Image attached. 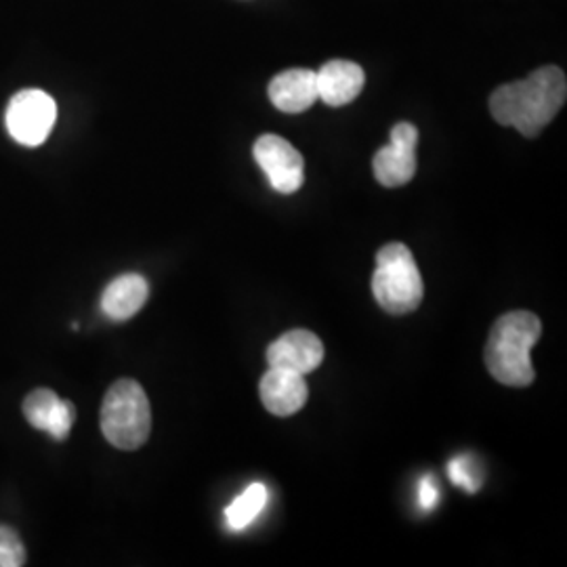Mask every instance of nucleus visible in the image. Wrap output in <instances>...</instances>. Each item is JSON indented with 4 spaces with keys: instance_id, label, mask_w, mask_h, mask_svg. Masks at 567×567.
I'll use <instances>...</instances> for the list:
<instances>
[{
    "instance_id": "nucleus-7",
    "label": "nucleus",
    "mask_w": 567,
    "mask_h": 567,
    "mask_svg": "<svg viewBox=\"0 0 567 567\" xmlns=\"http://www.w3.org/2000/svg\"><path fill=\"white\" fill-rule=\"evenodd\" d=\"M255 161L264 168L269 185L280 194H295L305 182L303 156L280 135H261L252 147Z\"/></svg>"
},
{
    "instance_id": "nucleus-14",
    "label": "nucleus",
    "mask_w": 567,
    "mask_h": 567,
    "mask_svg": "<svg viewBox=\"0 0 567 567\" xmlns=\"http://www.w3.org/2000/svg\"><path fill=\"white\" fill-rule=\"evenodd\" d=\"M267 505V487L264 484H252L246 487L243 494L225 508V522L234 532H240L250 526Z\"/></svg>"
},
{
    "instance_id": "nucleus-9",
    "label": "nucleus",
    "mask_w": 567,
    "mask_h": 567,
    "mask_svg": "<svg viewBox=\"0 0 567 567\" xmlns=\"http://www.w3.org/2000/svg\"><path fill=\"white\" fill-rule=\"evenodd\" d=\"M23 416L34 429L44 431L55 442H63L74 425L76 408L51 389H34L23 400Z\"/></svg>"
},
{
    "instance_id": "nucleus-16",
    "label": "nucleus",
    "mask_w": 567,
    "mask_h": 567,
    "mask_svg": "<svg viewBox=\"0 0 567 567\" xmlns=\"http://www.w3.org/2000/svg\"><path fill=\"white\" fill-rule=\"evenodd\" d=\"M447 475L454 486L465 487L466 494H475L480 489V477L473 468V463L466 456H456L447 465Z\"/></svg>"
},
{
    "instance_id": "nucleus-3",
    "label": "nucleus",
    "mask_w": 567,
    "mask_h": 567,
    "mask_svg": "<svg viewBox=\"0 0 567 567\" xmlns=\"http://www.w3.org/2000/svg\"><path fill=\"white\" fill-rule=\"evenodd\" d=\"M372 295L386 313L405 316L423 301L425 286L412 250L402 243L385 244L377 255Z\"/></svg>"
},
{
    "instance_id": "nucleus-1",
    "label": "nucleus",
    "mask_w": 567,
    "mask_h": 567,
    "mask_svg": "<svg viewBox=\"0 0 567 567\" xmlns=\"http://www.w3.org/2000/svg\"><path fill=\"white\" fill-rule=\"evenodd\" d=\"M566 100L564 70L545 65L524 81L498 86L489 97V112L498 124L517 128L524 137H536L561 112Z\"/></svg>"
},
{
    "instance_id": "nucleus-6",
    "label": "nucleus",
    "mask_w": 567,
    "mask_h": 567,
    "mask_svg": "<svg viewBox=\"0 0 567 567\" xmlns=\"http://www.w3.org/2000/svg\"><path fill=\"white\" fill-rule=\"evenodd\" d=\"M416 145L419 128L410 122H400L391 128V137L372 158V171L383 187H402L416 175Z\"/></svg>"
},
{
    "instance_id": "nucleus-15",
    "label": "nucleus",
    "mask_w": 567,
    "mask_h": 567,
    "mask_svg": "<svg viewBox=\"0 0 567 567\" xmlns=\"http://www.w3.org/2000/svg\"><path fill=\"white\" fill-rule=\"evenodd\" d=\"M25 566V548L20 534L9 526H0V567Z\"/></svg>"
},
{
    "instance_id": "nucleus-5",
    "label": "nucleus",
    "mask_w": 567,
    "mask_h": 567,
    "mask_svg": "<svg viewBox=\"0 0 567 567\" xmlns=\"http://www.w3.org/2000/svg\"><path fill=\"white\" fill-rule=\"evenodd\" d=\"M58 121V105L51 95L39 89H25L7 107V131L25 147H39L47 142Z\"/></svg>"
},
{
    "instance_id": "nucleus-17",
    "label": "nucleus",
    "mask_w": 567,
    "mask_h": 567,
    "mask_svg": "<svg viewBox=\"0 0 567 567\" xmlns=\"http://www.w3.org/2000/svg\"><path fill=\"white\" fill-rule=\"evenodd\" d=\"M440 503V489L435 486L433 477L425 475L421 480V487H419V505L423 511H433Z\"/></svg>"
},
{
    "instance_id": "nucleus-12",
    "label": "nucleus",
    "mask_w": 567,
    "mask_h": 567,
    "mask_svg": "<svg viewBox=\"0 0 567 567\" xmlns=\"http://www.w3.org/2000/svg\"><path fill=\"white\" fill-rule=\"evenodd\" d=\"M269 100L284 114H301L309 110L313 103L320 102L316 72L295 68L278 74L269 82Z\"/></svg>"
},
{
    "instance_id": "nucleus-8",
    "label": "nucleus",
    "mask_w": 567,
    "mask_h": 567,
    "mask_svg": "<svg viewBox=\"0 0 567 567\" xmlns=\"http://www.w3.org/2000/svg\"><path fill=\"white\" fill-rule=\"evenodd\" d=\"M324 362V343L309 330H290L267 347L269 368L309 374Z\"/></svg>"
},
{
    "instance_id": "nucleus-11",
    "label": "nucleus",
    "mask_w": 567,
    "mask_h": 567,
    "mask_svg": "<svg viewBox=\"0 0 567 567\" xmlns=\"http://www.w3.org/2000/svg\"><path fill=\"white\" fill-rule=\"evenodd\" d=\"M318 97L330 107H341L358 100L364 89V70L347 60H332L316 72Z\"/></svg>"
},
{
    "instance_id": "nucleus-4",
    "label": "nucleus",
    "mask_w": 567,
    "mask_h": 567,
    "mask_svg": "<svg viewBox=\"0 0 567 567\" xmlns=\"http://www.w3.org/2000/svg\"><path fill=\"white\" fill-rule=\"evenodd\" d=\"M102 431L118 450L142 447L152 431V408L143 386L133 379H121L107 389L102 404Z\"/></svg>"
},
{
    "instance_id": "nucleus-10",
    "label": "nucleus",
    "mask_w": 567,
    "mask_h": 567,
    "mask_svg": "<svg viewBox=\"0 0 567 567\" xmlns=\"http://www.w3.org/2000/svg\"><path fill=\"white\" fill-rule=\"evenodd\" d=\"M259 393L265 408L276 416L297 414L309 400V389L303 374L282 368H269L265 372Z\"/></svg>"
},
{
    "instance_id": "nucleus-13",
    "label": "nucleus",
    "mask_w": 567,
    "mask_h": 567,
    "mask_svg": "<svg viewBox=\"0 0 567 567\" xmlns=\"http://www.w3.org/2000/svg\"><path fill=\"white\" fill-rule=\"evenodd\" d=\"M150 297V284L140 274H122L105 286L102 311L114 322L131 320Z\"/></svg>"
},
{
    "instance_id": "nucleus-2",
    "label": "nucleus",
    "mask_w": 567,
    "mask_h": 567,
    "mask_svg": "<svg viewBox=\"0 0 567 567\" xmlns=\"http://www.w3.org/2000/svg\"><path fill=\"white\" fill-rule=\"evenodd\" d=\"M540 334L543 324L532 311H511L498 318L487 337V372L503 385H532L536 372L529 353Z\"/></svg>"
}]
</instances>
